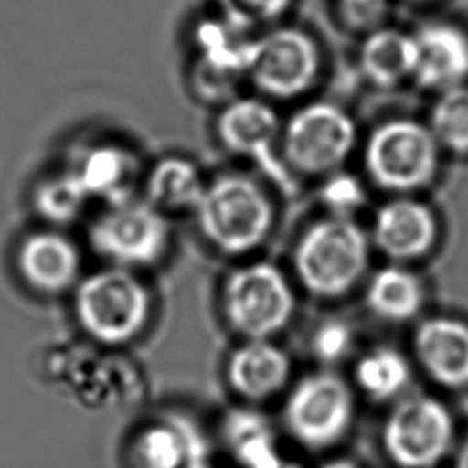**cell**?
<instances>
[{"mask_svg": "<svg viewBox=\"0 0 468 468\" xmlns=\"http://www.w3.org/2000/svg\"><path fill=\"white\" fill-rule=\"evenodd\" d=\"M442 154L428 124L411 117L378 122L362 148L369 181L391 196H415L430 186L439 174Z\"/></svg>", "mask_w": 468, "mask_h": 468, "instance_id": "cell-1", "label": "cell"}, {"mask_svg": "<svg viewBox=\"0 0 468 468\" xmlns=\"http://www.w3.org/2000/svg\"><path fill=\"white\" fill-rule=\"evenodd\" d=\"M371 241L353 218L329 216L313 223L294 250L302 285L320 298L349 292L369 267Z\"/></svg>", "mask_w": 468, "mask_h": 468, "instance_id": "cell-2", "label": "cell"}, {"mask_svg": "<svg viewBox=\"0 0 468 468\" xmlns=\"http://www.w3.org/2000/svg\"><path fill=\"white\" fill-rule=\"evenodd\" d=\"M196 214L201 232L214 247L241 254L267 238L274 210L267 192L254 179L223 174L205 185Z\"/></svg>", "mask_w": 468, "mask_h": 468, "instance_id": "cell-3", "label": "cell"}, {"mask_svg": "<svg viewBox=\"0 0 468 468\" xmlns=\"http://www.w3.org/2000/svg\"><path fill=\"white\" fill-rule=\"evenodd\" d=\"M380 439L397 468H437L453 450V415L441 399L410 393L393 402Z\"/></svg>", "mask_w": 468, "mask_h": 468, "instance_id": "cell-4", "label": "cell"}, {"mask_svg": "<svg viewBox=\"0 0 468 468\" xmlns=\"http://www.w3.org/2000/svg\"><path fill=\"white\" fill-rule=\"evenodd\" d=\"M358 141L355 119L338 104L318 101L298 108L282 128V155L287 168L303 176L340 170Z\"/></svg>", "mask_w": 468, "mask_h": 468, "instance_id": "cell-5", "label": "cell"}, {"mask_svg": "<svg viewBox=\"0 0 468 468\" xmlns=\"http://www.w3.org/2000/svg\"><path fill=\"white\" fill-rule=\"evenodd\" d=\"M75 314L80 327L95 340L122 344L144 327L150 298L132 272L106 269L80 282L75 294Z\"/></svg>", "mask_w": 468, "mask_h": 468, "instance_id": "cell-6", "label": "cell"}, {"mask_svg": "<svg viewBox=\"0 0 468 468\" xmlns=\"http://www.w3.org/2000/svg\"><path fill=\"white\" fill-rule=\"evenodd\" d=\"M318 71V44L300 27L278 26L250 38L245 79L265 97L296 99L314 84Z\"/></svg>", "mask_w": 468, "mask_h": 468, "instance_id": "cell-7", "label": "cell"}, {"mask_svg": "<svg viewBox=\"0 0 468 468\" xmlns=\"http://www.w3.org/2000/svg\"><path fill=\"white\" fill-rule=\"evenodd\" d=\"M229 324L247 340L269 338L287 325L294 313V294L283 272L267 261L234 271L223 289Z\"/></svg>", "mask_w": 468, "mask_h": 468, "instance_id": "cell-8", "label": "cell"}, {"mask_svg": "<svg viewBox=\"0 0 468 468\" xmlns=\"http://www.w3.org/2000/svg\"><path fill=\"white\" fill-rule=\"evenodd\" d=\"M355 413L351 388L331 371L303 377L291 391L283 419L302 444L325 448L346 435Z\"/></svg>", "mask_w": 468, "mask_h": 468, "instance_id": "cell-9", "label": "cell"}, {"mask_svg": "<svg viewBox=\"0 0 468 468\" xmlns=\"http://www.w3.org/2000/svg\"><path fill=\"white\" fill-rule=\"evenodd\" d=\"M93 249L121 265L154 263L168 243V223L148 201H115L90 229Z\"/></svg>", "mask_w": 468, "mask_h": 468, "instance_id": "cell-10", "label": "cell"}, {"mask_svg": "<svg viewBox=\"0 0 468 468\" xmlns=\"http://www.w3.org/2000/svg\"><path fill=\"white\" fill-rule=\"evenodd\" d=\"M250 38L221 16L201 20L194 27L196 58L190 79L201 101L227 104L236 99V88L245 79Z\"/></svg>", "mask_w": 468, "mask_h": 468, "instance_id": "cell-11", "label": "cell"}, {"mask_svg": "<svg viewBox=\"0 0 468 468\" xmlns=\"http://www.w3.org/2000/svg\"><path fill=\"white\" fill-rule=\"evenodd\" d=\"M282 121L276 110L256 97H236L227 102L216 121L221 144L238 155L250 157L278 183H287V166L278 157Z\"/></svg>", "mask_w": 468, "mask_h": 468, "instance_id": "cell-12", "label": "cell"}, {"mask_svg": "<svg viewBox=\"0 0 468 468\" xmlns=\"http://www.w3.org/2000/svg\"><path fill=\"white\" fill-rule=\"evenodd\" d=\"M439 241V219L417 196H391L371 227V243L393 263H411L431 254Z\"/></svg>", "mask_w": 468, "mask_h": 468, "instance_id": "cell-13", "label": "cell"}, {"mask_svg": "<svg viewBox=\"0 0 468 468\" xmlns=\"http://www.w3.org/2000/svg\"><path fill=\"white\" fill-rule=\"evenodd\" d=\"M415 46L413 82L441 93L468 84V31L452 20H428L411 31Z\"/></svg>", "mask_w": 468, "mask_h": 468, "instance_id": "cell-14", "label": "cell"}, {"mask_svg": "<svg viewBox=\"0 0 468 468\" xmlns=\"http://www.w3.org/2000/svg\"><path fill=\"white\" fill-rule=\"evenodd\" d=\"M419 369L444 389L468 388V322L435 314L420 320L411 338Z\"/></svg>", "mask_w": 468, "mask_h": 468, "instance_id": "cell-15", "label": "cell"}, {"mask_svg": "<svg viewBox=\"0 0 468 468\" xmlns=\"http://www.w3.org/2000/svg\"><path fill=\"white\" fill-rule=\"evenodd\" d=\"M291 373L285 351L269 338L247 340L227 362V378L234 391L250 400H261L278 393Z\"/></svg>", "mask_w": 468, "mask_h": 468, "instance_id": "cell-16", "label": "cell"}, {"mask_svg": "<svg viewBox=\"0 0 468 468\" xmlns=\"http://www.w3.org/2000/svg\"><path fill=\"white\" fill-rule=\"evenodd\" d=\"M18 267L22 276L38 291L60 292L79 276L80 258L77 247L62 234L37 232L20 247Z\"/></svg>", "mask_w": 468, "mask_h": 468, "instance_id": "cell-17", "label": "cell"}, {"mask_svg": "<svg viewBox=\"0 0 468 468\" xmlns=\"http://www.w3.org/2000/svg\"><path fill=\"white\" fill-rule=\"evenodd\" d=\"M369 311L384 322L406 324L419 316L426 302V285L419 272L404 263L377 269L364 294Z\"/></svg>", "mask_w": 468, "mask_h": 468, "instance_id": "cell-18", "label": "cell"}, {"mask_svg": "<svg viewBox=\"0 0 468 468\" xmlns=\"http://www.w3.org/2000/svg\"><path fill=\"white\" fill-rule=\"evenodd\" d=\"M360 73L377 88H395L413 79L415 46L411 33L382 26L367 35L358 49Z\"/></svg>", "mask_w": 468, "mask_h": 468, "instance_id": "cell-19", "label": "cell"}, {"mask_svg": "<svg viewBox=\"0 0 468 468\" xmlns=\"http://www.w3.org/2000/svg\"><path fill=\"white\" fill-rule=\"evenodd\" d=\"M68 170L90 197L99 196L115 203L128 197L126 190L135 174V159L121 144L95 143L82 146Z\"/></svg>", "mask_w": 468, "mask_h": 468, "instance_id": "cell-20", "label": "cell"}, {"mask_svg": "<svg viewBox=\"0 0 468 468\" xmlns=\"http://www.w3.org/2000/svg\"><path fill=\"white\" fill-rule=\"evenodd\" d=\"M203 446L205 441L194 424L181 417H170L137 435L133 457L139 468H185L190 455Z\"/></svg>", "mask_w": 468, "mask_h": 468, "instance_id": "cell-21", "label": "cell"}, {"mask_svg": "<svg viewBox=\"0 0 468 468\" xmlns=\"http://www.w3.org/2000/svg\"><path fill=\"white\" fill-rule=\"evenodd\" d=\"M199 168L185 157H165L146 179L148 203L157 210H196L205 190Z\"/></svg>", "mask_w": 468, "mask_h": 468, "instance_id": "cell-22", "label": "cell"}, {"mask_svg": "<svg viewBox=\"0 0 468 468\" xmlns=\"http://www.w3.org/2000/svg\"><path fill=\"white\" fill-rule=\"evenodd\" d=\"M411 377L410 360L393 347H375L362 355L355 366L358 389L375 402H397L408 395Z\"/></svg>", "mask_w": 468, "mask_h": 468, "instance_id": "cell-23", "label": "cell"}, {"mask_svg": "<svg viewBox=\"0 0 468 468\" xmlns=\"http://www.w3.org/2000/svg\"><path fill=\"white\" fill-rule=\"evenodd\" d=\"M426 124L442 152L468 157V84L435 93Z\"/></svg>", "mask_w": 468, "mask_h": 468, "instance_id": "cell-24", "label": "cell"}, {"mask_svg": "<svg viewBox=\"0 0 468 468\" xmlns=\"http://www.w3.org/2000/svg\"><path fill=\"white\" fill-rule=\"evenodd\" d=\"M227 442L245 468H261L276 459L272 431L263 417L250 411H234L225 424Z\"/></svg>", "mask_w": 468, "mask_h": 468, "instance_id": "cell-25", "label": "cell"}, {"mask_svg": "<svg viewBox=\"0 0 468 468\" xmlns=\"http://www.w3.org/2000/svg\"><path fill=\"white\" fill-rule=\"evenodd\" d=\"M88 197L79 179L69 170H64L38 183L35 208L53 223H68L79 216Z\"/></svg>", "mask_w": 468, "mask_h": 468, "instance_id": "cell-26", "label": "cell"}, {"mask_svg": "<svg viewBox=\"0 0 468 468\" xmlns=\"http://www.w3.org/2000/svg\"><path fill=\"white\" fill-rule=\"evenodd\" d=\"M291 2L292 0H216L219 16L247 33L280 20Z\"/></svg>", "mask_w": 468, "mask_h": 468, "instance_id": "cell-27", "label": "cell"}, {"mask_svg": "<svg viewBox=\"0 0 468 468\" xmlns=\"http://www.w3.org/2000/svg\"><path fill=\"white\" fill-rule=\"evenodd\" d=\"M322 199L331 208V216L351 218L366 205L367 194L356 176L336 170L327 176L322 186Z\"/></svg>", "mask_w": 468, "mask_h": 468, "instance_id": "cell-28", "label": "cell"}, {"mask_svg": "<svg viewBox=\"0 0 468 468\" xmlns=\"http://www.w3.org/2000/svg\"><path fill=\"white\" fill-rule=\"evenodd\" d=\"M336 9L347 29L367 35L386 26L389 0H336Z\"/></svg>", "mask_w": 468, "mask_h": 468, "instance_id": "cell-29", "label": "cell"}, {"mask_svg": "<svg viewBox=\"0 0 468 468\" xmlns=\"http://www.w3.org/2000/svg\"><path fill=\"white\" fill-rule=\"evenodd\" d=\"M353 347V331L346 322L329 320L313 335V351L324 362L342 360Z\"/></svg>", "mask_w": 468, "mask_h": 468, "instance_id": "cell-30", "label": "cell"}, {"mask_svg": "<svg viewBox=\"0 0 468 468\" xmlns=\"http://www.w3.org/2000/svg\"><path fill=\"white\" fill-rule=\"evenodd\" d=\"M453 468H468V433L463 437V441L455 450Z\"/></svg>", "mask_w": 468, "mask_h": 468, "instance_id": "cell-31", "label": "cell"}, {"mask_svg": "<svg viewBox=\"0 0 468 468\" xmlns=\"http://www.w3.org/2000/svg\"><path fill=\"white\" fill-rule=\"evenodd\" d=\"M185 468H210L208 463H207V446L196 450V452L190 455V459L186 461Z\"/></svg>", "mask_w": 468, "mask_h": 468, "instance_id": "cell-32", "label": "cell"}, {"mask_svg": "<svg viewBox=\"0 0 468 468\" xmlns=\"http://www.w3.org/2000/svg\"><path fill=\"white\" fill-rule=\"evenodd\" d=\"M322 468H360L355 461H349V459H335L327 464H324Z\"/></svg>", "mask_w": 468, "mask_h": 468, "instance_id": "cell-33", "label": "cell"}, {"mask_svg": "<svg viewBox=\"0 0 468 468\" xmlns=\"http://www.w3.org/2000/svg\"><path fill=\"white\" fill-rule=\"evenodd\" d=\"M261 468H300V466H296V464H292V463H289V461H283V459L278 455L276 459L269 461V463L263 464Z\"/></svg>", "mask_w": 468, "mask_h": 468, "instance_id": "cell-34", "label": "cell"}, {"mask_svg": "<svg viewBox=\"0 0 468 468\" xmlns=\"http://www.w3.org/2000/svg\"><path fill=\"white\" fill-rule=\"evenodd\" d=\"M413 2H433V0H413Z\"/></svg>", "mask_w": 468, "mask_h": 468, "instance_id": "cell-35", "label": "cell"}]
</instances>
